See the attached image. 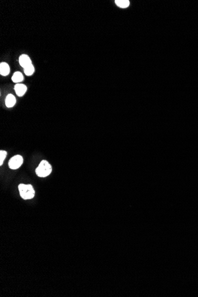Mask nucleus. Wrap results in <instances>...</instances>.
<instances>
[{
	"label": "nucleus",
	"instance_id": "nucleus-1",
	"mask_svg": "<svg viewBox=\"0 0 198 297\" xmlns=\"http://www.w3.org/2000/svg\"><path fill=\"white\" fill-rule=\"evenodd\" d=\"M20 196L23 199H31L35 196V190L31 184H20L19 185Z\"/></svg>",
	"mask_w": 198,
	"mask_h": 297
},
{
	"label": "nucleus",
	"instance_id": "nucleus-2",
	"mask_svg": "<svg viewBox=\"0 0 198 297\" xmlns=\"http://www.w3.org/2000/svg\"><path fill=\"white\" fill-rule=\"evenodd\" d=\"M52 167L51 164L46 160L40 162L39 166L36 169V173L40 178H45L48 176L52 172Z\"/></svg>",
	"mask_w": 198,
	"mask_h": 297
},
{
	"label": "nucleus",
	"instance_id": "nucleus-3",
	"mask_svg": "<svg viewBox=\"0 0 198 297\" xmlns=\"http://www.w3.org/2000/svg\"><path fill=\"white\" fill-rule=\"evenodd\" d=\"M23 159L20 155H16L13 157L8 162V166L11 169L16 170L23 164Z\"/></svg>",
	"mask_w": 198,
	"mask_h": 297
},
{
	"label": "nucleus",
	"instance_id": "nucleus-4",
	"mask_svg": "<svg viewBox=\"0 0 198 297\" xmlns=\"http://www.w3.org/2000/svg\"><path fill=\"white\" fill-rule=\"evenodd\" d=\"M19 63L21 67H22L23 68L28 67L29 65L32 64V60L27 55H21L19 58Z\"/></svg>",
	"mask_w": 198,
	"mask_h": 297
},
{
	"label": "nucleus",
	"instance_id": "nucleus-5",
	"mask_svg": "<svg viewBox=\"0 0 198 297\" xmlns=\"http://www.w3.org/2000/svg\"><path fill=\"white\" fill-rule=\"evenodd\" d=\"M14 90L16 91V94L18 96L21 97L26 92L27 87L23 84H19L18 83L14 86Z\"/></svg>",
	"mask_w": 198,
	"mask_h": 297
},
{
	"label": "nucleus",
	"instance_id": "nucleus-6",
	"mask_svg": "<svg viewBox=\"0 0 198 297\" xmlns=\"http://www.w3.org/2000/svg\"><path fill=\"white\" fill-rule=\"evenodd\" d=\"M10 73V67L5 62H1L0 64V74L3 76H7Z\"/></svg>",
	"mask_w": 198,
	"mask_h": 297
},
{
	"label": "nucleus",
	"instance_id": "nucleus-7",
	"mask_svg": "<svg viewBox=\"0 0 198 297\" xmlns=\"http://www.w3.org/2000/svg\"><path fill=\"white\" fill-rule=\"evenodd\" d=\"M16 103V99L13 94H9L7 95L5 99V105L7 107H13L15 105Z\"/></svg>",
	"mask_w": 198,
	"mask_h": 297
},
{
	"label": "nucleus",
	"instance_id": "nucleus-8",
	"mask_svg": "<svg viewBox=\"0 0 198 297\" xmlns=\"http://www.w3.org/2000/svg\"><path fill=\"white\" fill-rule=\"evenodd\" d=\"M23 79H24L23 76L20 72H16L12 77V81L14 82H16V83L23 81Z\"/></svg>",
	"mask_w": 198,
	"mask_h": 297
},
{
	"label": "nucleus",
	"instance_id": "nucleus-9",
	"mask_svg": "<svg viewBox=\"0 0 198 297\" xmlns=\"http://www.w3.org/2000/svg\"><path fill=\"white\" fill-rule=\"evenodd\" d=\"M116 4L120 8H126L129 5V1L128 0H116Z\"/></svg>",
	"mask_w": 198,
	"mask_h": 297
},
{
	"label": "nucleus",
	"instance_id": "nucleus-10",
	"mask_svg": "<svg viewBox=\"0 0 198 297\" xmlns=\"http://www.w3.org/2000/svg\"><path fill=\"white\" fill-rule=\"evenodd\" d=\"M24 73L26 76H32L35 72V68H34L33 65L32 64H31V65H29L28 67L24 68Z\"/></svg>",
	"mask_w": 198,
	"mask_h": 297
},
{
	"label": "nucleus",
	"instance_id": "nucleus-11",
	"mask_svg": "<svg viewBox=\"0 0 198 297\" xmlns=\"http://www.w3.org/2000/svg\"><path fill=\"white\" fill-rule=\"evenodd\" d=\"M7 153L5 151L1 150V151H0V166L2 165L3 162H4V159L7 156Z\"/></svg>",
	"mask_w": 198,
	"mask_h": 297
}]
</instances>
